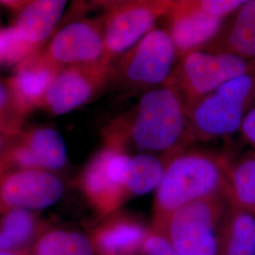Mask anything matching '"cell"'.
Listing matches in <instances>:
<instances>
[{"instance_id": "6da1fadb", "label": "cell", "mask_w": 255, "mask_h": 255, "mask_svg": "<svg viewBox=\"0 0 255 255\" xmlns=\"http://www.w3.org/2000/svg\"><path fill=\"white\" fill-rule=\"evenodd\" d=\"M128 151L172 158L196 141L180 94L168 80L145 92L135 106L106 128Z\"/></svg>"}, {"instance_id": "7a4b0ae2", "label": "cell", "mask_w": 255, "mask_h": 255, "mask_svg": "<svg viewBox=\"0 0 255 255\" xmlns=\"http://www.w3.org/2000/svg\"><path fill=\"white\" fill-rule=\"evenodd\" d=\"M230 165L225 155L212 151L183 150L175 155L156 189L151 227L160 231L175 211L194 201L226 199Z\"/></svg>"}, {"instance_id": "3957f363", "label": "cell", "mask_w": 255, "mask_h": 255, "mask_svg": "<svg viewBox=\"0 0 255 255\" xmlns=\"http://www.w3.org/2000/svg\"><path fill=\"white\" fill-rule=\"evenodd\" d=\"M230 207L224 197L194 201L175 211L160 232L181 255H222Z\"/></svg>"}, {"instance_id": "277c9868", "label": "cell", "mask_w": 255, "mask_h": 255, "mask_svg": "<svg viewBox=\"0 0 255 255\" xmlns=\"http://www.w3.org/2000/svg\"><path fill=\"white\" fill-rule=\"evenodd\" d=\"M116 61L111 82L122 91L145 93L164 84L179 59L167 31L153 27Z\"/></svg>"}, {"instance_id": "5b68a950", "label": "cell", "mask_w": 255, "mask_h": 255, "mask_svg": "<svg viewBox=\"0 0 255 255\" xmlns=\"http://www.w3.org/2000/svg\"><path fill=\"white\" fill-rule=\"evenodd\" d=\"M255 103V70L224 83L189 113L196 140L208 141L240 129Z\"/></svg>"}, {"instance_id": "8992f818", "label": "cell", "mask_w": 255, "mask_h": 255, "mask_svg": "<svg viewBox=\"0 0 255 255\" xmlns=\"http://www.w3.org/2000/svg\"><path fill=\"white\" fill-rule=\"evenodd\" d=\"M255 70V59L202 49L183 55L168 81L179 92L189 116L192 109L221 85Z\"/></svg>"}, {"instance_id": "52a82bcc", "label": "cell", "mask_w": 255, "mask_h": 255, "mask_svg": "<svg viewBox=\"0 0 255 255\" xmlns=\"http://www.w3.org/2000/svg\"><path fill=\"white\" fill-rule=\"evenodd\" d=\"M131 155L116 140L104 136V144L85 166L81 187L101 216L113 215L129 197L128 180Z\"/></svg>"}, {"instance_id": "ba28073f", "label": "cell", "mask_w": 255, "mask_h": 255, "mask_svg": "<svg viewBox=\"0 0 255 255\" xmlns=\"http://www.w3.org/2000/svg\"><path fill=\"white\" fill-rule=\"evenodd\" d=\"M176 0H127L105 2L103 62L114 64L154 27L176 5Z\"/></svg>"}, {"instance_id": "9c48e42d", "label": "cell", "mask_w": 255, "mask_h": 255, "mask_svg": "<svg viewBox=\"0 0 255 255\" xmlns=\"http://www.w3.org/2000/svg\"><path fill=\"white\" fill-rule=\"evenodd\" d=\"M113 64L101 61L64 67L50 85L42 108L57 117L94 101L111 82Z\"/></svg>"}, {"instance_id": "30bf717a", "label": "cell", "mask_w": 255, "mask_h": 255, "mask_svg": "<svg viewBox=\"0 0 255 255\" xmlns=\"http://www.w3.org/2000/svg\"><path fill=\"white\" fill-rule=\"evenodd\" d=\"M64 184L53 172L0 166V214L12 209H46L59 201Z\"/></svg>"}, {"instance_id": "8fae6325", "label": "cell", "mask_w": 255, "mask_h": 255, "mask_svg": "<svg viewBox=\"0 0 255 255\" xmlns=\"http://www.w3.org/2000/svg\"><path fill=\"white\" fill-rule=\"evenodd\" d=\"M103 20H74L59 29L42 53L53 64L64 68L71 65L94 64L104 57Z\"/></svg>"}, {"instance_id": "7c38bea8", "label": "cell", "mask_w": 255, "mask_h": 255, "mask_svg": "<svg viewBox=\"0 0 255 255\" xmlns=\"http://www.w3.org/2000/svg\"><path fill=\"white\" fill-rule=\"evenodd\" d=\"M67 161L64 138L53 128L40 127L20 133L0 160L6 169H41L54 171Z\"/></svg>"}, {"instance_id": "4fadbf2b", "label": "cell", "mask_w": 255, "mask_h": 255, "mask_svg": "<svg viewBox=\"0 0 255 255\" xmlns=\"http://www.w3.org/2000/svg\"><path fill=\"white\" fill-rule=\"evenodd\" d=\"M164 17L167 21L165 30L173 42L179 60L208 44L225 21L202 10L197 0L177 1Z\"/></svg>"}, {"instance_id": "5bb4252c", "label": "cell", "mask_w": 255, "mask_h": 255, "mask_svg": "<svg viewBox=\"0 0 255 255\" xmlns=\"http://www.w3.org/2000/svg\"><path fill=\"white\" fill-rule=\"evenodd\" d=\"M62 69L50 62L42 51L15 67L7 84L24 118L30 111L43 107L47 91Z\"/></svg>"}, {"instance_id": "9a60e30c", "label": "cell", "mask_w": 255, "mask_h": 255, "mask_svg": "<svg viewBox=\"0 0 255 255\" xmlns=\"http://www.w3.org/2000/svg\"><path fill=\"white\" fill-rule=\"evenodd\" d=\"M150 228L126 215H111L92 233L96 255H138Z\"/></svg>"}, {"instance_id": "2e32d148", "label": "cell", "mask_w": 255, "mask_h": 255, "mask_svg": "<svg viewBox=\"0 0 255 255\" xmlns=\"http://www.w3.org/2000/svg\"><path fill=\"white\" fill-rule=\"evenodd\" d=\"M226 19L219 33L200 49L255 59V0L246 1Z\"/></svg>"}, {"instance_id": "e0dca14e", "label": "cell", "mask_w": 255, "mask_h": 255, "mask_svg": "<svg viewBox=\"0 0 255 255\" xmlns=\"http://www.w3.org/2000/svg\"><path fill=\"white\" fill-rule=\"evenodd\" d=\"M65 7L64 0L27 2L19 11L14 27L27 43L40 48L62 18Z\"/></svg>"}, {"instance_id": "ac0fdd59", "label": "cell", "mask_w": 255, "mask_h": 255, "mask_svg": "<svg viewBox=\"0 0 255 255\" xmlns=\"http://www.w3.org/2000/svg\"><path fill=\"white\" fill-rule=\"evenodd\" d=\"M36 216L24 209H12L0 219V253L26 252L39 236Z\"/></svg>"}, {"instance_id": "d6986e66", "label": "cell", "mask_w": 255, "mask_h": 255, "mask_svg": "<svg viewBox=\"0 0 255 255\" xmlns=\"http://www.w3.org/2000/svg\"><path fill=\"white\" fill-rule=\"evenodd\" d=\"M222 255H255V217L231 205L224 229Z\"/></svg>"}, {"instance_id": "ffe728a7", "label": "cell", "mask_w": 255, "mask_h": 255, "mask_svg": "<svg viewBox=\"0 0 255 255\" xmlns=\"http://www.w3.org/2000/svg\"><path fill=\"white\" fill-rule=\"evenodd\" d=\"M226 200L255 216V153L231 163Z\"/></svg>"}, {"instance_id": "44dd1931", "label": "cell", "mask_w": 255, "mask_h": 255, "mask_svg": "<svg viewBox=\"0 0 255 255\" xmlns=\"http://www.w3.org/2000/svg\"><path fill=\"white\" fill-rule=\"evenodd\" d=\"M31 255H96V253L90 237L79 232L54 229L39 234Z\"/></svg>"}, {"instance_id": "7402d4cb", "label": "cell", "mask_w": 255, "mask_h": 255, "mask_svg": "<svg viewBox=\"0 0 255 255\" xmlns=\"http://www.w3.org/2000/svg\"><path fill=\"white\" fill-rule=\"evenodd\" d=\"M170 159L146 153L132 155L127 185L129 199L157 189Z\"/></svg>"}, {"instance_id": "603a6c76", "label": "cell", "mask_w": 255, "mask_h": 255, "mask_svg": "<svg viewBox=\"0 0 255 255\" xmlns=\"http://www.w3.org/2000/svg\"><path fill=\"white\" fill-rule=\"evenodd\" d=\"M39 52V48L27 43L14 26L0 30V64L15 65Z\"/></svg>"}, {"instance_id": "cb8c5ba5", "label": "cell", "mask_w": 255, "mask_h": 255, "mask_svg": "<svg viewBox=\"0 0 255 255\" xmlns=\"http://www.w3.org/2000/svg\"><path fill=\"white\" fill-rule=\"evenodd\" d=\"M24 117L20 114L7 82H0V130L18 135Z\"/></svg>"}, {"instance_id": "d4e9b609", "label": "cell", "mask_w": 255, "mask_h": 255, "mask_svg": "<svg viewBox=\"0 0 255 255\" xmlns=\"http://www.w3.org/2000/svg\"><path fill=\"white\" fill-rule=\"evenodd\" d=\"M138 255H181L160 231L150 227Z\"/></svg>"}, {"instance_id": "484cf974", "label": "cell", "mask_w": 255, "mask_h": 255, "mask_svg": "<svg viewBox=\"0 0 255 255\" xmlns=\"http://www.w3.org/2000/svg\"><path fill=\"white\" fill-rule=\"evenodd\" d=\"M202 10L217 18L226 20L246 1L243 0H197Z\"/></svg>"}, {"instance_id": "4316f807", "label": "cell", "mask_w": 255, "mask_h": 255, "mask_svg": "<svg viewBox=\"0 0 255 255\" xmlns=\"http://www.w3.org/2000/svg\"><path fill=\"white\" fill-rule=\"evenodd\" d=\"M239 131L247 142L255 148V103L248 112Z\"/></svg>"}, {"instance_id": "83f0119b", "label": "cell", "mask_w": 255, "mask_h": 255, "mask_svg": "<svg viewBox=\"0 0 255 255\" xmlns=\"http://www.w3.org/2000/svg\"><path fill=\"white\" fill-rule=\"evenodd\" d=\"M18 135H13L6 131L0 130V160L6 154Z\"/></svg>"}, {"instance_id": "f1b7e54d", "label": "cell", "mask_w": 255, "mask_h": 255, "mask_svg": "<svg viewBox=\"0 0 255 255\" xmlns=\"http://www.w3.org/2000/svg\"><path fill=\"white\" fill-rule=\"evenodd\" d=\"M0 255H32L27 254L26 252H18V253H0Z\"/></svg>"}]
</instances>
